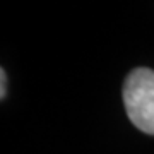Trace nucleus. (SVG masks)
Returning <instances> with one entry per match:
<instances>
[{
  "instance_id": "1",
  "label": "nucleus",
  "mask_w": 154,
  "mask_h": 154,
  "mask_svg": "<svg viewBox=\"0 0 154 154\" xmlns=\"http://www.w3.org/2000/svg\"><path fill=\"white\" fill-rule=\"evenodd\" d=\"M127 116L140 132L154 135V70L137 67L128 72L122 89Z\"/></svg>"
},
{
  "instance_id": "2",
  "label": "nucleus",
  "mask_w": 154,
  "mask_h": 154,
  "mask_svg": "<svg viewBox=\"0 0 154 154\" xmlns=\"http://www.w3.org/2000/svg\"><path fill=\"white\" fill-rule=\"evenodd\" d=\"M7 98V72L5 69H0V99Z\"/></svg>"
}]
</instances>
